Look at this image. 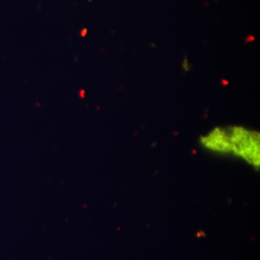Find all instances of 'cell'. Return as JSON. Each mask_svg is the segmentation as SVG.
I'll return each mask as SVG.
<instances>
[{"instance_id":"cell-1","label":"cell","mask_w":260,"mask_h":260,"mask_svg":"<svg viewBox=\"0 0 260 260\" xmlns=\"http://www.w3.org/2000/svg\"><path fill=\"white\" fill-rule=\"evenodd\" d=\"M201 144L210 151L232 154L255 168L259 167V134L242 126L216 127L202 137Z\"/></svg>"},{"instance_id":"cell-2","label":"cell","mask_w":260,"mask_h":260,"mask_svg":"<svg viewBox=\"0 0 260 260\" xmlns=\"http://www.w3.org/2000/svg\"><path fill=\"white\" fill-rule=\"evenodd\" d=\"M182 68L184 70V71L186 72L189 71V70H190V64H189V61H188L187 59H184V60L183 61Z\"/></svg>"}]
</instances>
